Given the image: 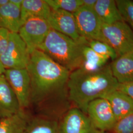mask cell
<instances>
[{
  "label": "cell",
  "instance_id": "obj_1",
  "mask_svg": "<svg viewBox=\"0 0 133 133\" xmlns=\"http://www.w3.org/2000/svg\"><path fill=\"white\" fill-rule=\"evenodd\" d=\"M119 83L107 64L98 71L89 72L77 69L71 71L66 83L69 99L75 107L86 114L92 101L103 98L117 90Z\"/></svg>",
  "mask_w": 133,
  "mask_h": 133
},
{
  "label": "cell",
  "instance_id": "obj_2",
  "mask_svg": "<svg viewBox=\"0 0 133 133\" xmlns=\"http://www.w3.org/2000/svg\"><path fill=\"white\" fill-rule=\"evenodd\" d=\"M27 70L31 81V101L35 102L62 90L71 73L38 49L30 55Z\"/></svg>",
  "mask_w": 133,
  "mask_h": 133
},
{
  "label": "cell",
  "instance_id": "obj_3",
  "mask_svg": "<svg viewBox=\"0 0 133 133\" xmlns=\"http://www.w3.org/2000/svg\"><path fill=\"white\" fill-rule=\"evenodd\" d=\"M87 42L84 38L76 41L51 29L38 50L71 72L81 66L82 48Z\"/></svg>",
  "mask_w": 133,
  "mask_h": 133
},
{
  "label": "cell",
  "instance_id": "obj_4",
  "mask_svg": "<svg viewBox=\"0 0 133 133\" xmlns=\"http://www.w3.org/2000/svg\"><path fill=\"white\" fill-rule=\"evenodd\" d=\"M104 42L115 50L118 57L133 51V31L124 21L102 24Z\"/></svg>",
  "mask_w": 133,
  "mask_h": 133
},
{
  "label": "cell",
  "instance_id": "obj_5",
  "mask_svg": "<svg viewBox=\"0 0 133 133\" xmlns=\"http://www.w3.org/2000/svg\"><path fill=\"white\" fill-rule=\"evenodd\" d=\"M51 30L46 19L32 17L22 24L18 34L31 55L34 51L38 49Z\"/></svg>",
  "mask_w": 133,
  "mask_h": 133
},
{
  "label": "cell",
  "instance_id": "obj_6",
  "mask_svg": "<svg viewBox=\"0 0 133 133\" xmlns=\"http://www.w3.org/2000/svg\"><path fill=\"white\" fill-rule=\"evenodd\" d=\"M30 54L18 33H10L8 46L0 56L5 69H24L28 66Z\"/></svg>",
  "mask_w": 133,
  "mask_h": 133
},
{
  "label": "cell",
  "instance_id": "obj_7",
  "mask_svg": "<svg viewBox=\"0 0 133 133\" xmlns=\"http://www.w3.org/2000/svg\"><path fill=\"white\" fill-rule=\"evenodd\" d=\"M86 114L95 128L103 132H112L117 122L109 102L105 98L90 102Z\"/></svg>",
  "mask_w": 133,
  "mask_h": 133
},
{
  "label": "cell",
  "instance_id": "obj_8",
  "mask_svg": "<svg viewBox=\"0 0 133 133\" xmlns=\"http://www.w3.org/2000/svg\"><path fill=\"white\" fill-rule=\"evenodd\" d=\"M74 15L81 37L87 41L104 42L102 34V23L93 9L82 6Z\"/></svg>",
  "mask_w": 133,
  "mask_h": 133
},
{
  "label": "cell",
  "instance_id": "obj_9",
  "mask_svg": "<svg viewBox=\"0 0 133 133\" xmlns=\"http://www.w3.org/2000/svg\"><path fill=\"white\" fill-rule=\"evenodd\" d=\"M4 76L14 91L23 109L31 102V81L27 69H6Z\"/></svg>",
  "mask_w": 133,
  "mask_h": 133
},
{
  "label": "cell",
  "instance_id": "obj_10",
  "mask_svg": "<svg viewBox=\"0 0 133 133\" xmlns=\"http://www.w3.org/2000/svg\"><path fill=\"white\" fill-rule=\"evenodd\" d=\"M61 133H98L87 115L76 107L69 109L59 122Z\"/></svg>",
  "mask_w": 133,
  "mask_h": 133
},
{
  "label": "cell",
  "instance_id": "obj_11",
  "mask_svg": "<svg viewBox=\"0 0 133 133\" xmlns=\"http://www.w3.org/2000/svg\"><path fill=\"white\" fill-rule=\"evenodd\" d=\"M51 29L76 41L81 37L73 14L60 10H52L46 19Z\"/></svg>",
  "mask_w": 133,
  "mask_h": 133
},
{
  "label": "cell",
  "instance_id": "obj_12",
  "mask_svg": "<svg viewBox=\"0 0 133 133\" xmlns=\"http://www.w3.org/2000/svg\"><path fill=\"white\" fill-rule=\"evenodd\" d=\"M14 91L5 78L0 76V119L10 117L22 110Z\"/></svg>",
  "mask_w": 133,
  "mask_h": 133
},
{
  "label": "cell",
  "instance_id": "obj_13",
  "mask_svg": "<svg viewBox=\"0 0 133 133\" xmlns=\"http://www.w3.org/2000/svg\"><path fill=\"white\" fill-rule=\"evenodd\" d=\"M103 98L109 102L117 121L133 113V99L120 91H113Z\"/></svg>",
  "mask_w": 133,
  "mask_h": 133
},
{
  "label": "cell",
  "instance_id": "obj_14",
  "mask_svg": "<svg viewBox=\"0 0 133 133\" xmlns=\"http://www.w3.org/2000/svg\"><path fill=\"white\" fill-rule=\"evenodd\" d=\"M111 70L119 83L133 81V51L117 57L110 64Z\"/></svg>",
  "mask_w": 133,
  "mask_h": 133
},
{
  "label": "cell",
  "instance_id": "obj_15",
  "mask_svg": "<svg viewBox=\"0 0 133 133\" xmlns=\"http://www.w3.org/2000/svg\"><path fill=\"white\" fill-rule=\"evenodd\" d=\"M22 26L20 9L9 2L0 7V27L18 33Z\"/></svg>",
  "mask_w": 133,
  "mask_h": 133
},
{
  "label": "cell",
  "instance_id": "obj_16",
  "mask_svg": "<svg viewBox=\"0 0 133 133\" xmlns=\"http://www.w3.org/2000/svg\"><path fill=\"white\" fill-rule=\"evenodd\" d=\"M20 10L22 25L32 17L47 19L51 9L46 0H23Z\"/></svg>",
  "mask_w": 133,
  "mask_h": 133
},
{
  "label": "cell",
  "instance_id": "obj_17",
  "mask_svg": "<svg viewBox=\"0 0 133 133\" xmlns=\"http://www.w3.org/2000/svg\"><path fill=\"white\" fill-rule=\"evenodd\" d=\"M93 9L103 24L123 21L114 0H97Z\"/></svg>",
  "mask_w": 133,
  "mask_h": 133
},
{
  "label": "cell",
  "instance_id": "obj_18",
  "mask_svg": "<svg viewBox=\"0 0 133 133\" xmlns=\"http://www.w3.org/2000/svg\"><path fill=\"white\" fill-rule=\"evenodd\" d=\"M30 119L23 110L0 119V133H26Z\"/></svg>",
  "mask_w": 133,
  "mask_h": 133
},
{
  "label": "cell",
  "instance_id": "obj_19",
  "mask_svg": "<svg viewBox=\"0 0 133 133\" xmlns=\"http://www.w3.org/2000/svg\"><path fill=\"white\" fill-rule=\"evenodd\" d=\"M82 56V62L79 69L89 72L100 70L107 65L109 60V59L95 52L87 43L83 46Z\"/></svg>",
  "mask_w": 133,
  "mask_h": 133
},
{
  "label": "cell",
  "instance_id": "obj_20",
  "mask_svg": "<svg viewBox=\"0 0 133 133\" xmlns=\"http://www.w3.org/2000/svg\"><path fill=\"white\" fill-rule=\"evenodd\" d=\"M26 133H61L60 123L41 117L30 119Z\"/></svg>",
  "mask_w": 133,
  "mask_h": 133
},
{
  "label": "cell",
  "instance_id": "obj_21",
  "mask_svg": "<svg viewBox=\"0 0 133 133\" xmlns=\"http://www.w3.org/2000/svg\"><path fill=\"white\" fill-rule=\"evenodd\" d=\"M52 10H60L74 14L82 6V0H46Z\"/></svg>",
  "mask_w": 133,
  "mask_h": 133
},
{
  "label": "cell",
  "instance_id": "obj_22",
  "mask_svg": "<svg viewBox=\"0 0 133 133\" xmlns=\"http://www.w3.org/2000/svg\"><path fill=\"white\" fill-rule=\"evenodd\" d=\"M87 44L95 52L103 57L111 59L112 61L118 57L113 48L105 42L96 40H90L88 41Z\"/></svg>",
  "mask_w": 133,
  "mask_h": 133
},
{
  "label": "cell",
  "instance_id": "obj_23",
  "mask_svg": "<svg viewBox=\"0 0 133 133\" xmlns=\"http://www.w3.org/2000/svg\"><path fill=\"white\" fill-rule=\"evenodd\" d=\"M123 20L133 31V1H115Z\"/></svg>",
  "mask_w": 133,
  "mask_h": 133
},
{
  "label": "cell",
  "instance_id": "obj_24",
  "mask_svg": "<svg viewBox=\"0 0 133 133\" xmlns=\"http://www.w3.org/2000/svg\"><path fill=\"white\" fill-rule=\"evenodd\" d=\"M112 133H133V113L117 122Z\"/></svg>",
  "mask_w": 133,
  "mask_h": 133
},
{
  "label": "cell",
  "instance_id": "obj_25",
  "mask_svg": "<svg viewBox=\"0 0 133 133\" xmlns=\"http://www.w3.org/2000/svg\"><path fill=\"white\" fill-rule=\"evenodd\" d=\"M10 34L8 30L0 27V56L4 53L8 46Z\"/></svg>",
  "mask_w": 133,
  "mask_h": 133
},
{
  "label": "cell",
  "instance_id": "obj_26",
  "mask_svg": "<svg viewBox=\"0 0 133 133\" xmlns=\"http://www.w3.org/2000/svg\"><path fill=\"white\" fill-rule=\"evenodd\" d=\"M117 90L128 95L133 99V81L124 83H119Z\"/></svg>",
  "mask_w": 133,
  "mask_h": 133
},
{
  "label": "cell",
  "instance_id": "obj_27",
  "mask_svg": "<svg viewBox=\"0 0 133 133\" xmlns=\"http://www.w3.org/2000/svg\"><path fill=\"white\" fill-rule=\"evenodd\" d=\"M97 0H82V6L93 9Z\"/></svg>",
  "mask_w": 133,
  "mask_h": 133
},
{
  "label": "cell",
  "instance_id": "obj_28",
  "mask_svg": "<svg viewBox=\"0 0 133 133\" xmlns=\"http://www.w3.org/2000/svg\"><path fill=\"white\" fill-rule=\"evenodd\" d=\"M23 0H10V2L12 4L15 5L21 9V7L22 4Z\"/></svg>",
  "mask_w": 133,
  "mask_h": 133
},
{
  "label": "cell",
  "instance_id": "obj_29",
  "mask_svg": "<svg viewBox=\"0 0 133 133\" xmlns=\"http://www.w3.org/2000/svg\"><path fill=\"white\" fill-rule=\"evenodd\" d=\"M5 69L3 66L2 63H1V61L0 60V76L4 75V74L5 73Z\"/></svg>",
  "mask_w": 133,
  "mask_h": 133
},
{
  "label": "cell",
  "instance_id": "obj_30",
  "mask_svg": "<svg viewBox=\"0 0 133 133\" xmlns=\"http://www.w3.org/2000/svg\"><path fill=\"white\" fill-rule=\"evenodd\" d=\"M9 0H0V7L8 3Z\"/></svg>",
  "mask_w": 133,
  "mask_h": 133
},
{
  "label": "cell",
  "instance_id": "obj_31",
  "mask_svg": "<svg viewBox=\"0 0 133 133\" xmlns=\"http://www.w3.org/2000/svg\"><path fill=\"white\" fill-rule=\"evenodd\" d=\"M98 133H108V132H103V131H99V132H98Z\"/></svg>",
  "mask_w": 133,
  "mask_h": 133
},
{
  "label": "cell",
  "instance_id": "obj_32",
  "mask_svg": "<svg viewBox=\"0 0 133 133\" xmlns=\"http://www.w3.org/2000/svg\"></svg>",
  "mask_w": 133,
  "mask_h": 133
}]
</instances>
